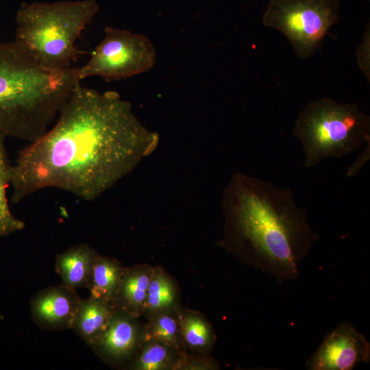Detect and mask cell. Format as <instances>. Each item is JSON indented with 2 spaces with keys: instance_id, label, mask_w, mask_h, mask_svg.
I'll list each match as a JSON object with an SVG mask.
<instances>
[{
  "instance_id": "obj_12",
  "label": "cell",
  "mask_w": 370,
  "mask_h": 370,
  "mask_svg": "<svg viewBox=\"0 0 370 370\" xmlns=\"http://www.w3.org/2000/svg\"><path fill=\"white\" fill-rule=\"evenodd\" d=\"M153 269V267L147 264L125 269L115 306L137 317L145 314Z\"/></svg>"
},
{
  "instance_id": "obj_4",
  "label": "cell",
  "mask_w": 370,
  "mask_h": 370,
  "mask_svg": "<svg viewBox=\"0 0 370 370\" xmlns=\"http://www.w3.org/2000/svg\"><path fill=\"white\" fill-rule=\"evenodd\" d=\"M98 11L95 0L23 2L14 42L46 69L70 68L81 53L75 42Z\"/></svg>"
},
{
  "instance_id": "obj_13",
  "label": "cell",
  "mask_w": 370,
  "mask_h": 370,
  "mask_svg": "<svg viewBox=\"0 0 370 370\" xmlns=\"http://www.w3.org/2000/svg\"><path fill=\"white\" fill-rule=\"evenodd\" d=\"M114 307L91 295L80 299L71 329L90 346L105 329Z\"/></svg>"
},
{
  "instance_id": "obj_5",
  "label": "cell",
  "mask_w": 370,
  "mask_h": 370,
  "mask_svg": "<svg viewBox=\"0 0 370 370\" xmlns=\"http://www.w3.org/2000/svg\"><path fill=\"white\" fill-rule=\"evenodd\" d=\"M311 168L329 158H341L370 142V117L354 103L323 97L307 104L293 128Z\"/></svg>"
},
{
  "instance_id": "obj_23",
  "label": "cell",
  "mask_w": 370,
  "mask_h": 370,
  "mask_svg": "<svg viewBox=\"0 0 370 370\" xmlns=\"http://www.w3.org/2000/svg\"><path fill=\"white\" fill-rule=\"evenodd\" d=\"M367 1H369V0H367Z\"/></svg>"
},
{
  "instance_id": "obj_1",
  "label": "cell",
  "mask_w": 370,
  "mask_h": 370,
  "mask_svg": "<svg viewBox=\"0 0 370 370\" xmlns=\"http://www.w3.org/2000/svg\"><path fill=\"white\" fill-rule=\"evenodd\" d=\"M157 133L115 91L77 84L56 124L22 149L10 169V199L58 188L86 201L101 196L153 152Z\"/></svg>"
},
{
  "instance_id": "obj_11",
  "label": "cell",
  "mask_w": 370,
  "mask_h": 370,
  "mask_svg": "<svg viewBox=\"0 0 370 370\" xmlns=\"http://www.w3.org/2000/svg\"><path fill=\"white\" fill-rule=\"evenodd\" d=\"M99 254L86 243L68 248L58 254L55 267L62 284L76 290L90 286L92 267Z\"/></svg>"
},
{
  "instance_id": "obj_14",
  "label": "cell",
  "mask_w": 370,
  "mask_h": 370,
  "mask_svg": "<svg viewBox=\"0 0 370 370\" xmlns=\"http://www.w3.org/2000/svg\"><path fill=\"white\" fill-rule=\"evenodd\" d=\"M180 332L186 347L193 352L207 354L211 352L216 335L211 324L200 312L190 310H176Z\"/></svg>"
},
{
  "instance_id": "obj_17",
  "label": "cell",
  "mask_w": 370,
  "mask_h": 370,
  "mask_svg": "<svg viewBox=\"0 0 370 370\" xmlns=\"http://www.w3.org/2000/svg\"><path fill=\"white\" fill-rule=\"evenodd\" d=\"M185 352L158 341L148 340L141 346L130 366L134 370L180 369Z\"/></svg>"
},
{
  "instance_id": "obj_22",
  "label": "cell",
  "mask_w": 370,
  "mask_h": 370,
  "mask_svg": "<svg viewBox=\"0 0 370 370\" xmlns=\"http://www.w3.org/2000/svg\"><path fill=\"white\" fill-rule=\"evenodd\" d=\"M1 0H0V2H1Z\"/></svg>"
},
{
  "instance_id": "obj_6",
  "label": "cell",
  "mask_w": 370,
  "mask_h": 370,
  "mask_svg": "<svg viewBox=\"0 0 370 370\" xmlns=\"http://www.w3.org/2000/svg\"><path fill=\"white\" fill-rule=\"evenodd\" d=\"M339 8V0H269L262 23L284 34L295 55L306 59L338 22Z\"/></svg>"
},
{
  "instance_id": "obj_21",
  "label": "cell",
  "mask_w": 370,
  "mask_h": 370,
  "mask_svg": "<svg viewBox=\"0 0 370 370\" xmlns=\"http://www.w3.org/2000/svg\"><path fill=\"white\" fill-rule=\"evenodd\" d=\"M219 367L218 364L212 358H190L185 354L180 369H217Z\"/></svg>"
},
{
  "instance_id": "obj_10",
  "label": "cell",
  "mask_w": 370,
  "mask_h": 370,
  "mask_svg": "<svg viewBox=\"0 0 370 370\" xmlns=\"http://www.w3.org/2000/svg\"><path fill=\"white\" fill-rule=\"evenodd\" d=\"M80 298L64 284L38 292L31 299V317L42 330L71 329Z\"/></svg>"
},
{
  "instance_id": "obj_15",
  "label": "cell",
  "mask_w": 370,
  "mask_h": 370,
  "mask_svg": "<svg viewBox=\"0 0 370 370\" xmlns=\"http://www.w3.org/2000/svg\"><path fill=\"white\" fill-rule=\"evenodd\" d=\"M124 270L116 260L98 255L88 287L90 295L115 306Z\"/></svg>"
},
{
  "instance_id": "obj_8",
  "label": "cell",
  "mask_w": 370,
  "mask_h": 370,
  "mask_svg": "<svg viewBox=\"0 0 370 370\" xmlns=\"http://www.w3.org/2000/svg\"><path fill=\"white\" fill-rule=\"evenodd\" d=\"M370 360V343L347 321L327 334L316 352L307 360L310 370H351Z\"/></svg>"
},
{
  "instance_id": "obj_19",
  "label": "cell",
  "mask_w": 370,
  "mask_h": 370,
  "mask_svg": "<svg viewBox=\"0 0 370 370\" xmlns=\"http://www.w3.org/2000/svg\"><path fill=\"white\" fill-rule=\"evenodd\" d=\"M176 310L149 316L148 324L143 328V341H158L185 352L186 347L181 337Z\"/></svg>"
},
{
  "instance_id": "obj_9",
  "label": "cell",
  "mask_w": 370,
  "mask_h": 370,
  "mask_svg": "<svg viewBox=\"0 0 370 370\" xmlns=\"http://www.w3.org/2000/svg\"><path fill=\"white\" fill-rule=\"evenodd\" d=\"M138 318L115 306L105 329L90 347L112 365L132 360L143 342V328Z\"/></svg>"
},
{
  "instance_id": "obj_20",
  "label": "cell",
  "mask_w": 370,
  "mask_h": 370,
  "mask_svg": "<svg viewBox=\"0 0 370 370\" xmlns=\"http://www.w3.org/2000/svg\"><path fill=\"white\" fill-rule=\"evenodd\" d=\"M370 29L369 23L367 25V29L363 36L362 42L356 50V57L358 64L369 82L370 80Z\"/></svg>"
},
{
  "instance_id": "obj_2",
  "label": "cell",
  "mask_w": 370,
  "mask_h": 370,
  "mask_svg": "<svg viewBox=\"0 0 370 370\" xmlns=\"http://www.w3.org/2000/svg\"><path fill=\"white\" fill-rule=\"evenodd\" d=\"M224 247L279 283L295 281L319 239L288 188L235 173L223 192Z\"/></svg>"
},
{
  "instance_id": "obj_16",
  "label": "cell",
  "mask_w": 370,
  "mask_h": 370,
  "mask_svg": "<svg viewBox=\"0 0 370 370\" xmlns=\"http://www.w3.org/2000/svg\"><path fill=\"white\" fill-rule=\"evenodd\" d=\"M179 308V291L173 279L163 268L153 267L145 313L151 316L175 311Z\"/></svg>"
},
{
  "instance_id": "obj_3",
  "label": "cell",
  "mask_w": 370,
  "mask_h": 370,
  "mask_svg": "<svg viewBox=\"0 0 370 370\" xmlns=\"http://www.w3.org/2000/svg\"><path fill=\"white\" fill-rule=\"evenodd\" d=\"M78 67L51 70L14 41L0 42V134L33 143L58 117Z\"/></svg>"
},
{
  "instance_id": "obj_18",
  "label": "cell",
  "mask_w": 370,
  "mask_h": 370,
  "mask_svg": "<svg viewBox=\"0 0 370 370\" xmlns=\"http://www.w3.org/2000/svg\"><path fill=\"white\" fill-rule=\"evenodd\" d=\"M0 134V236H7L25 227V223L10 210L7 191L10 186V164L5 144Z\"/></svg>"
},
{
  "instance_id": "obj_7",
  "label": "cell",
  "mask_w": 370,
  "mask_h": 370,
  "mask_svg": "<svg viewBox=\"0 0 370 370\" xmlns=\"http://www.w3.org/2000/svg\"><path fill=\"white\" fill-rule=\"evenodd\" d=\"M156 61V49L148 37L108 26L90 60L79 67L78 77L100 76L106 82L127 79L149 71Z\"/></svg>"
}]
</instances>
